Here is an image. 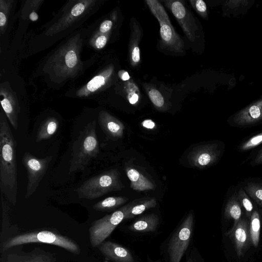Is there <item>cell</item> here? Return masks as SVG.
Listing matches in <instances>:
<instances>
[{
	"label": "cell",
	"mask_w": 262,
	"mask_h": 262,
	"mask_svg": "<svg viewBox=\"0 0 262 262\" xmlns=\"http://www.w3.org/2000/svg\"><path fill=\"white\" fill-rule=\"evenodd\" d=\"M16 142L3 111L0 115V187L13 205L17 202Z\"/></svg>",
	"instance_id": "cell-1"
},
{
	"label": "cell",
	"mask_w": 262,
	"mask_h": 262,
	"mask_svg": "<svg viewBox=\"0 0 262 262\" xmlns=\"http://www.w3.org/2000/svg\"><path fill=\"white\" fill-rule=\"evenodd\" d=\"M81 43L79 35L69 39L50 56L44 70L61 81L75 77L83 66L80 57Z\"/></svg>",
	"instance_id": "cell-2"
},
{
	"label": "cell",
	"mask_w": 262,
	"mask_h": 262,
	"mask_svg": "<svg viewBox=\"0 0 262 262\" xmlns=\"http://www.w3.org/2000/svg\"><path fill=\"white\" fill-rule=\"evenodd\" d=\"M44 243L62 248L74 254H79V245L68 236L56 230L38 229L16 234L3 242L2 249L4 251L14 247L30 243Z\"/></svg>",
	"instance_id": "cell-3"
},
{
	"label": "cell",
	"mask_w": 262,
	"mask_h": 262,
	"mask_svg": "<svg viewBox=\"0 0 262 262\" xmlns=\"http://www.w3.org/2000/svg\"><path fill=\"white\" fill-rule=\"evenodd\" d=\"M96 121L89 122L80 130L73 144L70 160L69 173L83 170L99 152L96 132Z\"/></svg>",
	"instance_id": "cell-4"
},
{
	"label": "cell",
	"mask_w": 262,
	"mask_h": 262,
	"mask_svg": "<svg viewBox=\"0 0 262 262\" xmlns=\"http://www.w3.org/2000/svg\"><path fill=\"white\" fill-rule=\"evenodd\" d=\"M123 187L119 171L113 169L90 178L75 191L80 199L94 200Z\"/></svg>",
	"instance_id": "cell-5"
},
{
	"label": "cell",
	"mask_w": 262,
	"mask_h": 262,
	"mask_svg": "<svg viewBox=\"0 0 262 262\" xmlns=\"http://www.w3.org/2000/svg\"><path fill=\"white\" fill-rule=\"evenodd\" d=\"M128 203L111 214L94 221L89 228V239L92 247H98L111 235L122 221L128 208Z\"/></svg>",
	"instance_id": "cell-6"
},
{
	"label": "cell",
	"mask_w": 262,
	"mask_h": 262,
	"mask_svg": "<svg viewBox=\"0 0 262 262\" xmlns=\"http://www.w3.org/2000/svg\"><path fill=\"white\" fill-rule=\"evenodd\" d=\"M193 214L190 212L172 235L167 247L169 262H180L190 243Z\"/></svg>",
	"instance_id": "cell-7"
},
{
	"label": "cell",
	"mask_w": 262,
	"mask_h": 262,
	"mask_svg": "<svg viewBox=\"0 0 262 262\" xmlns=\"http://www.w3.org/2000/svg\"><path fill=\"white\" fill-rule=\"evenodd\" d=\"M52 156L37 158L26 152L23 156L22 163L27 171L28 183L25 199H29L36 191L45 175Z\"/></svg>",
	"instance_id": "cell-8"
},
{
	"label": "cell",
	"mask_w": 262,
	"mask_h": 262,
	"mask_svg": "<svg viewBox=\"0 0 262 262\" xmlns=\"http://www.w3.org/2000/svg\"><path fill=\"white\" fill-rule=\"evenodd\" d=\"M224 151V144L216 141L194 147L188 155V160L192 166L207 168L215 164Z\"/></svg>",
	"instance_id": "cell-9"
},
{
	"label": "cell",
	"mask_w": 262,
	"mask_h": 262,
	"mask_svg": "<svg viewBox=\"0 0 262 262\" xmlns=\"http://www.w3.org/2000/svg\"><path fill=\"white\" fill-rule=\"evenodd\" d=\"M95 2L93 0L78 1L69 11L65 13L56 23L48 29L46 34L52 35L69 27L85 15Z\"/></svg>",
	"instance_id": "cell-10"
},
{
	"label": "cell",
	"mask_w": 262,
	"mask_h": 262,
	"mask_svg": "<svg viewBox=\"0 0 262 262\" xmlns=\"http://www.w3.org/2000/svg\"><path fill=\"white\" fill-rule=\"evenodd\" d=\"M165 3L178 20L188 38L194 41L198 28L190 12L181 1H171Z\"/></svg>",
	"instance_id": "cell-11"
},
{
	"label": "cell",
	"mask_w": 262,
	"mask_h": 262,
	"mask_svg": "<svg viewBox=\"0 0 262 262\" xmlns=\"http://www.w3.org/2000/svg\"><path fill=\"white\" fill-rule=\"evenodd\" d=\"M55 255L40 248H35L30 252L15 251L7 252L3 262H56Z\"/></svg>",
	"instance_id": "cell-12"
},
{
	"label": "cell",
	"mask_w": 262,
	"mask_h": 262,
	"mask_svg": "<svg viewBox=\"0 0 262 262\" xmlns=\"http://www.w3.org/2000/svg\"><path fill=\"white\" fill-rule=\"evenodd\" d=\"M232 241L237 256H243L251 242L249 222L247 219L241 218L234 228L227 233Z\"/></svg>",
	"instance_id": "cell-13"
},
{
	"label": "cell",
	"mask_w": 262,
	"mask_h": 262,
	"mask_svg": "<svg viewBox=\"0 0 262 262\" xmlns=\"http://www.w3.org/2000/svg\"><path fill=\"white\" fill-rule=\"evenodd\" d=\"M0 95L3 110L14 129H17L20 107L16 96L9 87L3 84L1 85Z\"/></svg>",
	"instance_id": "cell-14"
},
{
	"label": "cell",
	"mask_w": 262,
	"mask_h": 262,
	"mask_svg": "<svg viewBox=\"0 0 262 262\" xmlns=\"http://www.w3.org/2000/svg\"><path fill=\"white\" fill-rule=\"evenodd\" d=\"M98 248L107 259L114 262H134V257L130 251L116 243L104 241Z\"/></svg>",
	"instance_id": "cell-15"
},
{
	"label": "cell",
	"mask_w": 262,
	"mask_h": 262,
	"mask_svg": "<svg viewBox=\"0 0 262 262\" xmlns=\"http://www.w3.org/2000/svg\"><path fill=\"white\" fill-rule=\"evenodd\" d=\"M99 122L104 132L110 137L118 139L122 137L124 124L106 111L99 113Z\"/></svg>",
	"instance_id": "cell-16"
},
{
	"label": "cell",
	"mask_w": 262,
	"mask_h": 262,
	"mask_svg": "<svg viewBox=\"0 0 262 262\" xmlns=\"http://www.w3.org/2000/svg\"><path fill=\"white\" fill-rule=\"evenodd\" d=\"M112 69L109 68L94 76L85 85L76 92L78 97H87L100 90L106 83L112 73Z\"/></svg>",
	"instance_id": "cell-17"
},
{
	"label": "cell",
	"mask_w": 262,
	"mask_h": 262,
	"mask_svg": "<svg viewBox=\"0 0 262 262\" xmlns=\"http://www.w3.org/2000/svg\"><path fill=\"white\" fill-rule=\"evenodd\" d=\"M160 36L163 42L176 51H181L184 47V42L175 32L171 25L160 24Z\"/></svg>",
	"instance_id": "cell-18"
},
{
	"label": "cell",
	"mask_w": 262,
	"mask_h": 262,
	"mask_svg": "<svg viewBox=\"0 0 262 262\" xmlns=\"http://www.w3.org/2000/svg\"><path fill=\"white\" fill-rule=\"evenodd\" d=\"M125 171L130 181V187L133 190L137 191H144L155 188V185L152 182L138 170L127 167Z\"/></svg>",
	"instance_id": "cell-19"
},
{
	"label": "cell",
	"mask_w": 262,
	"mask_h": 262,
	"mask_svg": "<svg viewBox=\"0 0 262 262\" xmlns=\"http://www.w3.org/2000/svg\"><path fill=\"white\" fill-rule=\"evenodd\" d=\"M128 205L125 220L133 218L150 208H154L157 205V201L154 197H145L136 199L129 202Z\"/></svg>",
	"instance_id": "cell-20"
},
{
	"label": "cell",
	"mask_w": 262,
	"mask_h": 262,
	"mask_svg": "<svg viewBox=\"0 0 262 262\" xmlns=\"http://www.w3.org/2000/svg\"><path fill=\"white\" fill-rule=\"evenodd\" d=\"M158 216L154 213L146 214L136 220L128 227L130 231L138 232L155 231L159 225Z\"/></svg>",
	"instance_id": "cell-21"
},
{
	"label": "cell",
	"mask_w": 262,
	"mask_h": 262,
	"mask_svg": "<svg viewBox=\"0 0 262 262\" xmlns=\"http://www.w3.org/2000/svg\"><path fill=\"white\" fill-rule=\"evenodd\" d=\"M242 206L238 199L237 193H234L228 199L224 210L225 217L234 221L233 227L230 231L236 226L242 218Z\"/></svg>",
	"instance_id": "cell-22"
},
{
	"label": "cell",
	"mask_w": 262,
	"mask_h": 262,
	"mask_svg": "<svg viewBox=\"0 0 262 262\" xmlns=\"http://www.w3.org/2000/svg\"><path fill=\"white\" fill-rule=\"evenodd\" d=\"M58 125V121L55 118H47L38 128L36 141L39 142L51 138L56 133Z\"/></svg>",
	"instance_id": "cell-23"
},
{
	"label": "cell",
	"mask_w": 262,
	"mask_h": 262,
	"mask_svg": "<svg viewBox=\"0 0 262 262\" xmlns=\"http://www.w3.org/2000/svg\"><path fill=\"white\" fill-rule=\"evenodd\" d=\"M128 198L124 196H109L93 206L94 210L99 211H111L125 204Z\"/></svg>",
	"instance_id": "cell-24"
},
{
	"label": "cell",
	"mask_w": 262,
	"mask_h": 262,
	"mask_svg": "<svg viewBox=\"0 0 262 262\" xmlns=\"http://www.w3.org/2000/svg\"><path fill=\"white\" fill-rule=\"evenodd\" d=\"M242 187L249 197L262 207V181H248Z\"/></svg>",
	"instance_id": "cell-25"
},
{
	"label": "cell",
	"mask_w": 262,
	"mask_h": 262,
	"mask_svg": "<svg viewBox=\"0 0 262 262\" xmlns=\"http://www.w3.org/2000/svg\"><path fill=\"white\" fill-rule=\"evenodd\" d=\"M260 231V219L258 211L254 210L249 222V231L251 243L255 247L259 244Z\"/></svg>",
	"instance_id": "cell-26"
},
{
	"label": "cell",
	"mask_w": 262,
	"mask_h": 262,
	"mask_svg": "<svg viewBox=\"0 0 262 262\" xmlns=\"http://www.w3.org/2000/svg\"><path fill=\"white\" fill-rule=\"evenodd\" d=\"M146 2L151 11L157 18L160 24L165 23L170 24V19L163 6L156 0H147Z\"/></svg>",
	"instance_id": "cell-27"
},
{
	"label": "cell",
	"mask_w": 262,
	"mask_h": 262,
	"mask_svg": "<svg viewBox=\"0 0 262 262\" xmlns=\"http://www.w3.org/2000/svg\"><path fill=\"white\" fill-rule=\"evenodd\" d=\"M262 144V132H260L243 140L238 145V150L246 151Z\"/></svg>",
	"instance_id": "cell-28"
},
{
	"label": "cell",
	"mask_w": 262,
	"mask_h": 262,
	"mask_svg": "<svg viewBox=\"0 0 262 262\" xmlns=\"http://www.w3.org/2000/svg\"><path fill=\"white\" fill-rule=\"evenodd\" d=\"M238 199L240 204L245 211L246 216L250 219L253 211L254 207L251 198L246 192L243 187H241L237 193Z\"/></svg>",
	"instance_id": "cell-29"
},
{
	"label": "cell",
	"mask_w": 262,
	"mask_h": 262,
	"mask_svg": "<svg viewBox=\"0 0 262 262\" xmlns=\"http://www.w3.org/2000/svg\"><path fill=\"white\" fill-rule=\"evenodd\" d=\"M12 1H0V29L2 34L6 28Z\"/></svg>",
	"instance_id": "cell-30"
},
{
	"label": "cell",
	"mask_w": 262,
	"mask_h": 262,
	"mask_svg": "<svg viewBox=\"0 0 262 262\" xmlns=\"http://www.w3.org/2000/svg\"><path fill=\"white\" fill-rule=\"evenodd\" d=\"M148 96L152 103L157 107L161 108L164 104V100L161 94L156 89H151Z\"/></svg>",
	"instance_id": "cell-31"
},
{
	"label": "cell",
	"mask_w": 262,
	"mask_h": 262,
	"mask_svg": "<svg viewBox=\"0 0 262 262\" xmlns=\"http://www.w3.org/2000/svg\"><path fill=\"white\" fill-rule=\"evenodd\" d=\"M192 5L195 8L196 10L201 14L205 13L206 11V5L205 3L202 0L192 1Z\"/></svg>",
	"instance_id": "cell-32"
},
{
	"label": "cell",
	"mask_w": 262,
	"mask_h": 262,
	"mask_svg": "<svg viewBox=\"0 0 262 262\" xmlns=\"http://www.w3.org/2000/svg\"><path fill=\"white\" fill-rule=\"evenodd\" d=\"M107 42V37L104 35H100L96 38L95 46L98 49H102Z\"/></svg>",
	"instance_id": "cell-33"
},
{
	"label": "cell",
	"mask_w": 262,
	"mask_h": 262,
	"mask_svg": "<svg viewBox=\"0 0 262 262\" xmlns=\"http://www.w3.org/2000/svg\"><path fill=\"white\" fill-rule=\"evenodd\" d=\"M113 25V23L111 20H105L103 21L100 26L99 30L100 32L104 33L108 32L111 30Z\"/></svg>",
	"instance_id": "cell-34"
},
{
	"label": "cell",
	"mask_w": 262,
	"mask_h": 262,
	"mask_svg": "<svg viewBox=\"0 0 262 262\" xmlns=\"http://www.w3.org/2000/svg\"><path fill=\"white\" fill-rule=\"evenodd\" d=\"M250 164L252 166L262 165V148L258 151Z\"/></svg>",
	"instance_id": "cell-35"
},
{
	"label": "cell",
	"mask_w": 262,
	"mask_h": 262,
	"mask_svg": "<svg viewBox=\"0 0 262 262\" xmlns=\"http://www.w3.org/2000/svg\"><path fill=\"white\" fill-rule=\"evenodd\" d=\"M132 60L134 62H138L140 60V49L138 47H135L132 54Z\"/></svg>",
	"instance_id": "cell-36"
},
{
	"label": "cell",
	"mask_w": 262,
	"mask_h": 262,
	"mask_svg": "<svg viewBox=\"0 0 262 262\" xmlns=\"http://www.w3.org/2000/svg\"><path fill=\"white\" fill-rule=\"evenodd\" d=\"M141 124L143 127L148 129H152L155 126V122L150 119L144 120Z\"/></svg>",
	"instance_id": "cell-37"
},
{
	"label": "cell",
	"mask_w": 262,
	"mask_h": 262,
	"mask_svg": "<svg viewBox=\"0 0 262 262\" xmlns=\"http://www.w3.org/2000/svg\"><path fill=\"white\" fill-rule=\"evenodd\" d=\"M139 99V96L135 93L132 94L128 98V101L130 104H135Z\"/></svg>",
	"instance_id": "cell-38"
},
{
	"label": "cell",
	"mask_w": 262,
	"mask_h": 262,
	"mask_svg": "<svg viewBox=\"0 0 262 262\" xmlns=\"http://www.w3.org/2000/svg\"><path fill=\"white\" fill-rule=\"evenodd\" d=\"M119 75L122 80L124 81L127 80L129 79L130 77L128 73L126 71H123L121 74L119 73Z\"/></svg>",
	"instance_id": "cell-39"
},
{
	"label": "cell",
	"mask_w": 262,
	"mask_h": 262,
	"mask_svg": "<svg viewBox=\"0 0 262 262\" xmlns=\"http://www.w3.org/2000/svg\"><path fill=\"white\" fill-rule=\"evenodd\" d=\"M38 18V15L37 13L35 12H32L29 15V19L33 21H36Z\"/></svg>",
	"instance_id": "cell-40"
},
{
	"label": "cell",
	"mask_w": 262,
	"mask_h": 262,
	"mask_svg": "<svg viewBox=\"0 0 262 262\" xmlns=\"http://www.w3.org/2000/svg\"><path fill=\"white\" fill-rule=\"evenodd\" d=\"M186 262H199V261H197L196 260H194L193 259L189 258Z\"/></svg>",
	"instance_id": "cell-41"
}]
</instances>
